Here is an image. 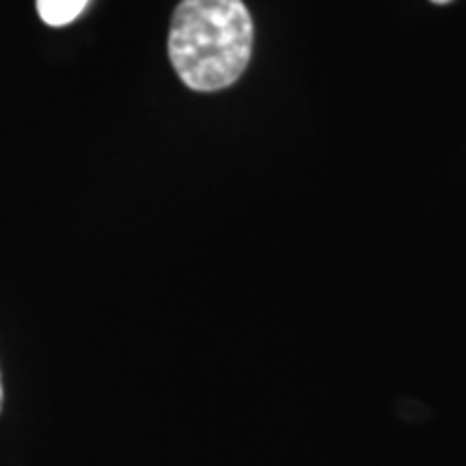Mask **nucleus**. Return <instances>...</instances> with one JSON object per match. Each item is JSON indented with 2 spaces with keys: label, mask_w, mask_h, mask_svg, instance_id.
I'll return each mask as SVG.
<instances>
[{
  "label": "nucleus",
  "mask_w": 466,
  "mask_h": 466,
  "mask_svg": "<svg viewBox=\"0 0 466 466\" xmlns=\"http://www.w3.org/2000/svg\"><path fill=\"white\" fill-rule=\"evenodd\" d=\"M253 37L242 0H182L168 28V58L188 89L220 91L248 67Z\"/></svg>",
  "instance_id": "obj_1"
},
{
  "label": "nucleus",
  "mask_w": 466,
  "mask_h": 466,
  "mask_svg": "<svg viewBox=\"0 0 466 466\" xmlns=\"http://www.w3.org/2000/svg\"><path fill=\"white\" fill-rule=\"evenodd\" d=\"M37 14L48 26H66L83 14L89 0H35Z\"/></svg>",
  "instance_id": "obj_2"
},
{
  "label": "nucleus",
  "mask_w": 466,
  "mask_h": 466,
  "mask_svg": "<svg viewBox=\"0 0 466 466\" xmlns=\"http://www.w3.org/2000/svg\"><path fill=\"white\" fill-rule=\"evenodd\" d=\"M0 408H3V378H0Z\"/></svg>",
  "instance_id": "obj_3"
},
{
  "label": "nucleus",
  "mask_w": 466,
  "mask_h": 466,
  "mask_svg": "<svg viewBox=\"0 0 466 466\" xmlns=\"http://www.w3.org/2000/svg\"><path fill=\"white\" fill-rule=\"evenodd\" d=\"M432 3H436V5H447V3H451V0H432Z\"/></svg>",
  "instance_id": "obj_4"
}]
</instances>
